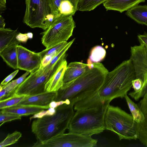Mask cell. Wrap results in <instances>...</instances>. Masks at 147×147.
I'll return each instance as SVG.
<instances>
[{"mask_svg":"<svg viewBox=\"0 0 147 147\" xmlns=\"http://www.w3.org/2000/svg\"><path fill=\"white\" fill-rule=\"evenodd\" d=\"M136 78L131 59L125 60L106 74L98 90L81 99L82 109L109 105L114 99L124 98L132 87V82Z\"/></svg>","mask_w":147,"mask_h":147,"instance_id":"6da1fadb","label":"cell"},{"mask_svg":"<svg viewBox=\"0 0 147 147\" xmlns=\"http://www.w3.org/2000/svg\"><path fill=\"white\" fill-rule=\"evenodd\" d=\"M100 63H93V66L87 70L71 84L61 87L57 91L54 101L68 100L74 105L79 100L96 92L102 84L108 72Z\"/></svg>","mask_w":147,"mask_h":147,"instance_id":"7a4b0ae2","label":"cell"},{"mask_svg":"<svg viewBox=\"0 0 147 147\" xmlns=\"http://www.w3.org/2000/svg\"><path fill=\"white\" fill-rule=\"evenodd\" d=\"M74 106L71 104H63L55 108L56 112L53 115L34 120L31 125V130L37 141H47L64 133L68 129L74 113Z\"/></svg>","mask_w":147,"mask_h":147,"instance_id":"3957f363","label":"cell"},{"mask_svg":"<svg viewBox=\"0 0 147 147\" xmlns=\"http://www.w3.org/2000/svg\"><path fill=\"white\" fill-rule=\"evenodd\" d=\"M109 105L86 108L74 113L68 127L69 132L88 136L99 134L106 130L105 115Z\"/></svg>","mask_w":147,"mask_h":147,"instance_id":"277c9868","label":"cell"},{"mask_svg":"<svg viewBox=\"0 0 147 147\" xmlns=\"http://www.w3.org/2000/svg\"><path fill=\"white\" fill-rule=\"evenodd\" d=\"M106 130L113 131L119 139L131 140L138 139L140 123L128 114L117 106L109 105L105 115Z\"/></svg>","mask_w":147,"mask_h":147,"instance_id":"5b68a950","label":"cell"},{"mask_svg":"<svg viewBox=\"0 0 147 147\" xmlns=\"http://www.w3.org/2000/svg\"><path fill=\"white\" fill-rule=\"evenodd\" d=\"M24 23L32 28L46 30L55 19L51 0H25Z\"/></svg>","mask_w":147,"mask_h":147,"instance_id":"8992f818","label":"cell"},{"mask_svg":"<svg viewBox=\"0 0 147 147\" xmlns=\"http://www.w3.org/2000/svg\"><path fill=\"white\" fill-rule=\"evenodd\" d=\"M75 23L71 15H61L55 19L49 27L41 32V41L48 48L64 42L72 35Z\"/></svg>","mask_w":147,"mask_h":147,"instance_id":"52a82bcc","label":"cell"},{"mask_svg":"<svg viewBox=\"0 0 147 147\" xmlns=\"http://www.w3.org/2000/svg\"><path fill=\"white\" fill-rule=\"evenodd\" d=\"M65 56L66 54L52 68L40 74H38L36 71L30 73L16 88L12 95L31 96L45 92L46 84L54 74Z\"/></svg>","mask_w":147,"mask_h":147,"instance_id":"ba28073f","label":"cell"},{"mask_svg":"<svg viewBox=\"0 0 147 147\" xmlns=\"http://www.w3.org/2000/svg\"><path fill=\"white\" fill-rule=\"evenodd\" d=\"M98 140L91 136L69 132L57 136L47 141H37L34 147H94L96 146Z\"/></svg>","mask_w":147,"mask_h":147,"instance_id":"9c48e42d","label":"cell"},{"mask_svg":"<svg viewBox=\"0 0 147 147\" xmlns=\"http://www.w3.org/2000/svg\"><path fill=\"white\" fill-rule=\"evenodd\" d=\"M130 53L136 78L143 81V86L147 82V49L140 44L131 47Z\"/></svg>","mask_w":147,"mask_h":147,"instance_id":"30bf717a","label":"cell"},{"mask_svg":"<svg viewBox=\"0 0 147 147\" xmlns=\"http://www.w3.org/2000/svg\"><path fill=\"white\" fill-rule=\"evenodd\" d=\"M16 49L18 69L31 73L39 68L42 59L39 53L32 51L19 45Z\"/></svg>","mask_w":147,"mask_h":147,"instance_id":"8fae6325","label":"cell"},{"mask_svg":"<svg viewBox=\"0 0 147 147\" xmlns=\"http://www.w3.org/2000/svg\"><path fill=\"white\" fill-rule=\"evenodd\" d=\"M90 68L89 65L79 62H73L67 66L61 87L67 86Z\"/></svg>","mask_w":147,"mask_h":147,"instance_id":"7c38bea8","label":"cell"},{"mask_svg":"<svg viewBox=\"0 0 147 147\" xmlns=\"http://www.w3.org/2000/svg\"><path fill=\"white\" fill-rule=\"evenodd\" d=\"M79 0H51L55 19L61 15H74Z\"/></svg>","mask_w":147,"mask_h":147,"instance_id":"4fadbf2b","label":"cell"},{"mask_svg":"<svg viewBox=\"0 0 147 147\" xmlns=\"http://www.w3.org/2000/svg\"><path fill=\"white\" fill-rule=\"evenodd\" d=\"M57 95V92H45L31 96H26L16 105H31L39 106H49L54 101Z\"/></svg>","mask_w":147,"mask_h":147,"instance_id":"5bb4252c","label":"cell"},{"mask_svg":"<svg viewBox=\"0 0 147 147\" xmlns=\"http://www.w3.org/2000/svg\"><path fill=\"white\" fill-rule=\"evenodd\" d=\"M67 64L65 58L54 74L46 84L45 88V92H57L62 86Z\"/></svg>","mask_w":147,"mask_h":147,"instance_id":"9a60e30c","label":"cell"},{"mask_svg":"<svg viewBox=\"0 0 147 147\" xmlns=\"http://www.w3.org/2000/svg\"><path fill=\"white\" fill-rule=\"evenodd\" d=\"M20 43L16 37L10 44L0 51V55L3 60L14 69H18L16 47Z\"/></svg>","mask_w":147,"mask_h":147,"instance_id":"2e32d148","label":"cell"},{"mask_svg":"<svg viewBox=\"0 0 147 147\" xmlns=\"http://www.w3.org/2000/svg\"><path fill=\"white\" fill-rule=\"evenodd\" d=\"M146 0H107L103 4L107 10L116 11L122 13L127 11Z\"/></svg>","mask_w":147,"mask_h":147,"instance_id":"e0dca14e","label":"cell"},{"mask_svg":"<svg viewBox=\"0 0 147 147\" xmlns=\"http://www.w3.org/2000/svg\"><path fill=\"white\" fill-rule=\"evenodd\" d=\"M49 108V106L42 107L31 105H16L1 110L0 112L14 114L21 116H27L34 115Z\"/></svg>","mask_w":147,"mask_h":147,"instance_id":"ac0fdd59","label":"cell"},{"mask_svg":"<svg viewBox=\"0 0 147 147\" xmlns=\"http://www.w3.org/2000/svg\"><path fill=\"white\" fill-rule=\"evenodd\" d=\"M138 105L142 111L144 119L140 123L138 139L144 145L147 146V96H145Z\"/></svg>","mask_w":147,"mask_h":147,"instance_id":"d6986e66","label":"cell"},{"mask_svg":"<svg viewBox=\"0 0 147 147\" xmlns=\"http://www.w3.org/2000/svg\"><path fill=\"white\" fill-rule=\"evenodd\" d=\"M127 16L138 24L147 26V5H137L127 11Z\"/></svg>","mask_w":147,"mask_h":147,"instance_id":"ffe728a7","label":"cell"},{"mask_svg":"<svg viewBox=\"0 0 147 147\" xmlns=\"http://www.w3.org/2000/svg\"><path fill=\"white\" fill-rule=\"evenodd\" d=\"M18 32L17 29L10 28L0 29V51L10 44L16 38Z\"/></svg>","mask_w":147,"mask_h":147,"instance_id":"44dd1931","label":"cell"},{"mask_svg":"<svg viewBox=\"0 0 147 147\" xmlns=\"http://www.w3.org/2000/svg\"><path fill=\"white\" fill-rule=\"evenodd\" d=\"M124 98L134 120L137 122L140 123L143 119L144 116L138 105L134 102L127 94L125 95Z\"/></svg>","mask_w":147,"mask_h":147,"instance_id":"7402d4cb","label":"cell"},{"mask_svg":"<svg viewBox=\"0 0 147 147\" xmlns=\"http://www.w3.org/2000/svg\"><path fill=\"white\" fill-rule=\"evenodd\" d=\"M107 0H79L78 10L82 11L93 10L97 6L103 3Z\"/></svg>","mask_w":147,"mask_h":147,"instance_id":"603a6c76","label":"cell"},{"mask_svg":"<svg viewBox=\"0 0 147 147\" xmlns=\"http://www.w3.org/2000/svg\"><path fill=\"white\" fill-rule=\"evenodd\" d=\"M106 51L105 49L100 46L94 47L91 50L87 61L92 63H99L105 57Z\"/></svg>","mask_w":147,"mask_h":147,"instance_id":"cb8c5ba5","label":"cell"},{"mask_svg":"<svg viewBox=\"0 0 147 147\" xmlns=\"http://www.w3.org/2000/svg\"><path fill=\"white\" fill-rule=\"evenodd\" d=\"M26 96L13 94L7 98L0 100V110L16 105Z\"/></svg>","mask_w":147,"mask_h":147,"instance_id":"d4e9b609","label":"cell"},{"mask_svg":"<svg viewBox=\"0 0 147 147\" xmlns=\"http://www.w3.org/2000/svg\"><path fill=\"white\" fill-rule=\"evenodd\" d=\"M75 38L68 42L66 46L53 59L50 63L46 66L42 71V73L52 68L56 63L65 55L66 52L74 42Z\"/></svg>","mask_w":147,"mask_h":147,"instance_id":"484cf974","label":"cell"},{"mask_svg":"<svg viewBox=\"0 0 147 147\" xmlns=\"http://www.w3.org/2000/svg\"><path fill=\"white\" fill-rule=\"evenodd\" d=\"M22 136L21 133L17 131L11 134H8L5 139L0 142V147H6L16 143Z\"/></svg>","mask_w":147,"mask_h":147,"instance_id":"4316f807","label":"cell"},{"mask_svg":"<svg viewBox=\"0 0 147 147\" xmlns=\"http://www.w3.org/2000/svg\"><path fill=\"white\" fill-rule=\"evenodd\" d=\"M68 42H64L51 47L46 48L39 52L41 59L45 56L49 55L54 52H59L61 51L67 45Z\"/></svg>","mask_w":147,"mask_h":147,"instance_id":"83f0119b","label":"cell"},{"mask_svg":"<svg viewBox=\"0 0 147 147\" xmlns=\"http://www.w3.org/2000/svg\"><path fill=\"white\" fill-rule=\"evenodd\" d=\"M22 116L12 113H6L0 112V123L1 126L5 122L16 119H21Z\"/></svg>","mask_w":147,"mask_h":147,"instance_id":"f1b7e54d","label":"cell"},{"mask_svg":"<svg viewBox=\"0 0 147 147\" xmlns=\"http://www.w3.org/2000/svg\"><path fill=\"white\" fill-rule=\"evenodd\" d=\"M55 112V109L49 108L47 110H43L34 115L30 117V119L31 120L32 119L40 118L46 116L51 115L54 114Z\"/></svg>","mask_w":147,"mask_h":147,"instance_id":"f546056e","label":"cell"},{"mask_svg":"<svg viewBox=\"0 0 147 147\" xmlns=\"http://www.w3.org/2000/svg\"><path fill=\"white\" fill-rule=\"evenodd\" d=\"M33 35V34L31 32L25 34L19 33L17 34L16 38L20 43H25L28 39H32Z\"/></svg>","mask_w":147,"mask_h":147,"instance_id":"4dcf8cb0","label":"cell"},{"mask_svg":"<svg viewBox=\"0 0 147 147\" xmlns=\"http://www.w3.org/2000/svg\"><path fill=\"white\" fill-rule=\"evenodd\" d=\"M132 87L135 92L139 91L142 88L143 85V82L140 79L136 78L132 82Z\"/></svg>","mask_w":147,"mask_h":147,"instance_id":"1f68e13d","label":"cell"},{"mask_svg":"<svg viewBox=\"0 0 147 147\" xmlns=\"http://www.w3.org/2000/svg\"><path fill=\"white\" fill-rule=\"evenodd\" d=\"M140 44L144 46L147 49V33L144 32L143 34H139L137 36Z\"/></svg>","mask_w":147,"mask_h":147,"instance_id":"d6a6232c","label":"cell"},{"mask_svg":"<svg viewBox=\"0 0 147 147\" xmlns=\"http://www.w3.org/2000/svg\"><path fill=\"white\" fill-rule=\"evenodd\" d=\"M18 71L19 70L17 69L9 74L1 82L0 85L3 86L8 84L15 77Z\"/></svg>","mask_w":147,"mask_h":147,"instance_id":"836d02e7","label":"cell"},{"mask_svg":"<svg viewBox=\"0 0 147 147\" xmlns=\"http://www.w3.org/2000/svg\"><path fill=\"white\" fill-rule=\"evenodd\" d=\"M64 104H70V102L68 100H66L65 101H52L49 104V108L55 109L58 106Z\"/></svg>","mask_w":147,"mask_h":147,"instance_id":"e575fe53","label":"cell"},{"mask_svg":"<svg viewBox=\"0 0 147 147\" xmlns=\"http://www.w3.org/2000/svg\"><path fill=\"white\" fill-rule=\"evenodd\" d=\"M30 73L29 72L26 71V73L23 74L20 77L15 80L16 84L18 86L21 84L25 80L27 76H28Z\"/></svg>","mask_w":147,"mask_h":147,"instance_id":"d590c367","label":"cell"},{"mask_svg":"<svg viewBox=\"0 0 147 147\" xmlns=\"http://www.w3.org/2000/svg\"><path fill=\"white\" fill-rule=\"evenodd\" d=\"M6 0H0V14L3 13L6 9Z\"/></svg>","mask_w":147,"mask_h":147,"instance_id":"8d00e7d4","label":"cell"},{"mask_svg":"<svg viewBox=\"0 0 147 147\" xmlns=\"http://www.w3.org/2000/svg\"><path fill=\"white\" fill-rule=\"evenodd\" d=\"M5 19L0 15V29L5 28Z\"/></svg>","mask_w":147,"mask_h":147,"instance_id":"74e56055","label":"cell"},{"mask_svg":"<svg viewBox=\"0 0 147 147\" xmlns=\"http://www.w3.org/2000/svg\"><path fill=\"white\" fill-rule=\"evenodd\" d=\"M145 96H147V94L145 95Z\"/></svg>","mask_w":147,"mask_h":147,"instance_id":"f35d334b","label":"cell"}]
</instances>
